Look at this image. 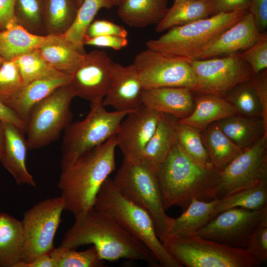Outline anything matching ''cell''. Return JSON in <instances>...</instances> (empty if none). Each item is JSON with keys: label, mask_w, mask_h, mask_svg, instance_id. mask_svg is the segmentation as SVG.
I'll list each match as a JSON object with an SVG mask.
<instances>
[{"label": "cell", "mask_w": 267, "mask_h": 267, "mask_svg": "<svg viewBox=\"0 0 267 267\" xmlns=\"http://www.w3.org/2000/svg\"><path fill=\"white\" fill-rule=\"evenodd\" d=\"M75 218L59 247L75 249L91 244L104 261L125 259L143 261L151 267H160L150 249L107 213L94 207Z\"/></svg>", "instance_id": "1"}, {"label": "cell", "mask_w": 267, "mask_h": 267, "mask_svg": "<svg viewBox=\"0 0 267 267\" xmlns=\"http://www.w3.org/2000/svg\"><path fill=\"white\" fill-rule=\"evenodd\" d=\"M115 135L61 170L57 186L64 210L77 216L92 209L102 185L116 169Z\"/></svg>", "instance_id": "2"}, {"label": "cell", "mask_w": 267, "mask_h": 267, "mask_svg": "<svg viewBox=\"0 0 267 267\" xmlns=\"http://www.w3.org/2000/svg\"><path fill=\"white\" fill-rule=\"evenodd\" d=\"M155 170L166 210L176 206L183 211L193 199L206 201L216 199L220 171L194 162L178 141Z\"/></svg>", "instance_id": "3"}, {"label": "cell", "mask_w": 267, "mask_h": 267, "mask_svg": "<svg viewBox=\"0 0 267 267\" xmlns=\"http://www.w3.org/2000/svg\"><path fill=\"white\" fill-rule=\"evenodd\" d=\"M94 207L110 214L152 252L160 267H182L167 251L159 239L149 213L123 196L108 177L100 188Z\"/></svg>", "instance_id": "4"}, {"label": "cell", "mask_w": 267, "mask_h": 267, "mask_svg": "<svg viewBox=\"0 0 267 267\" xmlns=\"http://www.w3.org/2000/svg\"><path fill=\"white\" fill-rule=\"evenodd\" d=\"M112 179L123 196L149 213L162 242L169 234L173 218L166 213L155 168L142 158L124 159Z\"/></svg>", "instance_id": "5"}, {"label": "cell", "mask_w": 267, "mask_h": 267, "mask_svg": "<svg viewBox=\"0 0 267 267\" xmlns=\"http://www.w3.org/2000/svg\"><path fill=\"white\" fill-rule=\"evenodd\" d=\"M248 12L221 13L173 27L157 39L146 43V48L190 61L206 45Z\"/></svg>", "instance_id": "6"}, {"label": "cell", "mask_w": 267, "mask_h": 267, "mask_svg": "<svg viewBox=\"0 0 267 267\" xmlns=\"http://www.w3.org/2000/svg\"><path fill=\"white\" fill-rule=\"evenodd\" d=\"M130 112L108 111L102 102L90 103L87 116L82 120L71 122L63 131L61 170L114 136L121 121Z\"/></svg>", "instance_id": "7"}, {"label": "cell", "mask_w": 267, "mask_h": 267, "mask_svg": "<svg viewBox=\"0 0 267 267\" xmlns=\"http://www.w3.org/2000/svg\"><path fill=\"white\" fill-rule=\"evenodd\" d=\"M162 243L182 267H258L261 264L246 249L228 246L195 234L169 235Z\"/></svg>", "instance_id": "8"}, {"label": "cell", "mask_w": 267, "mask_h": 267, "mask_svg": "<svg viewBox=\"0 0 267 267\" xmlns=\"http://www.w3.org/2000/svg\"><path fill=\"white\" fill-rule=\"evenodd\" d=\"M75 95L69 86L58 88L31 109L25 133L29 150L44 147L58 138L71 122Z\"/></svg>", "instance_id": "9"}, {"label": "cell", "mask_w": 267, "mask_h": 267, "mask_svg": "<svg viewBox=\"0 0 267 267\" xmlns=\"http://www.w3.org/2000/svg\"><path fill=\"white\" fill-rule=\"evenodd\" d=\"M64 202L59 197L39 202L28 210L21 221L24 239L23 262H31L54 248V238L61 222Z\"/></svg>", "instance_id": "10"}, {"label": "cell", "mask_w": 267, "mask_h": 267, "mask_svg": "<svg viewBox=\"0 0 267 267\" xmlns=\"http://www.w3.org/2000/svg\"><path fill=\"white\" fill-rule=\"evenodd\" d=\"M133 63L143 89L183 87L195 91L196 78L188 61L146 48Z\"/></svg>", "instance_id": "11"}, {"label": "cell", "mask_w": 267, "mask_h": 267, "mask_svg": "<svg viewBox=\"0 0 267 267\" xmlns=\"http://www.w3.org/2000/svg\"><path fill=\"white\" fill-rule=\"evenodd\" d=\"M196 76L194 91L222 97L237 86L248 82L254 73L239 53L222 58L189 61Z\"/></svg>", "instance_id": "12"}, {"label": "cell", "mask_w": 267, "mask_h": 267, "mask_svg": "<svg viewBox=\"0 0 267 267\" xmlns=\"http://www.w3.org/2000/svg\"><path fill=\"white\" fill-rule=\"evenodd\" d=\"M267 137L263 135L220 171L217 199L267 179Z\"/></svg>", "instance_id": "13"}, {"label": "cell", "mask_w": 267, "mask_h": 267, "mask_svg": "<svg viewBox=\"0 0 267 267\" xmlns=\"http://www.w3.org/2000/svg\"><path fill=\"white\" fill-rule=\"evenodd\" d=\"M267 217V206L257 210L233 208L223 211L195 235L236 248L246 249L249 237Z\"/></svg>", "instance_id": "14"}, {"label": "cell", "mask_w": 267, "mask_h": 267, "mask_svg": "<svg viewBox=\"0 0 267 267\" xmlns=\"http://www.w3.org/2000/svg\"><path fill=\"white\" fill-rule=\"evenodd\" d=\"M114 64L103 50H94L86 53L69 84L75 96L90 103L102 102L111 82Z\"/></svg>", "instance_id": "15"}, {"label": "cell", "mask_w": 267, "mask_h": 267, "mask_svg": "<svg viewBox=\"0 0 267 267\" xmlns=\"http://www.w3.org/2000/svg\"><path fill=\"white\" fill-rule=\"evenodd\" d=\"M163 113L144 105L129 113L115 134L117 147L124 159L141 158Z\"/></svg>", "instance_id": "16"}, {"label": "cell", "mask_w": 267, "mask_h": 267, "mask_svg": "<svg viewBox=\"0 0 267 267\" xmlns=\"http://www.w3.org/2000/svg\"><path fill=\"white\" fill-rule=\"evenodd\" d=\"M143 88L133 63L124 66L114 63L111 82L102 101L105 107L119 111H132L143 106L141 95Z\"/></svg>", "instance_id": "17"}, {"label": "cell", "mask_w": 267, "mask_h": 267, "mask_svg": "<svg viewBox=\"0 0 267 267\" xmlns=\"http://www.w3.org/2000/svg\"><path fill=\"white\" fill-rule=\"evenodd\" d=\"M261 34L253 15L248 12L202 49L195 59L214 58L244 51L257 42Z\"/></svg>", "instance_id": "18"}, {"label": "cell", "mask_w": 267, "mask_h": 267, "mask_svg": "<svg viewBox=\"0 0 267 267\" xmlns=\"http://www.w3.org/2000/svg\"><path fill=\"white\" fill-rule=\"evenodd\" d=\"M3 125L5 141L0 162L11 174L17 185L35 187L36 182L28 171L26 165L28 148L24 134L25 132L9 123L3 122Z\"/></svg>", "instance_id": "19"}, {"label": "cell", "mask_w": 267, "mask_h": 267, "mask_svg": "<svg viewBox=\"0 0 267 267\" xmlns=\"http://www.w3.org/2000/svg\"><path fill=\"white\" fill-rule=\"evenodd\" d=\"M191 90L183 87L143 89V105L178 120L188 116L194 107Z\"/></svg>", "instance_id": "20"}, {"label": "cell", "mask_w": 267, "mask_h": 267, "mask_svg": "<svg viewBox=\"0 0 267 267\" xmlns=\"http://www.w3.org/2000/svg\"><path fill=\"white\" fill-rule=\"evenodd\" d=\"M38 50L44 59L56 70L72 75L81 64L86 52L63 34L46 35Z\"/></svg>", "instance_id": "21"}, {"label": "cell", "mask_w": 267, "mask_h": 267, "mask_svg": "<svg viewBox=\"0 0 267 267\" xmlns=\"http://www.w3.org/2000/svg\"><path fill=\"white\" fill-rule=\"evenodd\" d=\"M235 107L225 98L216 95L203 94L199 97L193 110L178 122L203 131L210 125L237 113Z\"/></svg>", "instance_id": "22"}, {"label": "cell", "mask_w": 267, "mask_h": 267, "mask_svg": "<svg viewBox=\"0 0 267 267\" xmlns=\"http://www.w3.org/2000/svg\"><path fill=\"white\" fill-rule=\"evenodd\" d=\"M71 76H61L33 81L6 104L11 108L26 123L32 107L59 87L69 85Z\"/></svg>", "instance_id": "23"}, {"label": "cell", "mask_w": 267, "mask_h": 267, "mask_svg": "<svg viewBox=\"0 0 267 267\" xmlns=\"http://www.w3.org/2000/svg\"><path fill=\"white\" fill-rule=\"evenodd\" d=\"M121 19L132 27L157 24L168 9V0H122L117 6Z\"/></svg>", "instance_id": "24"}, {"label": "cell", "mask_w": 267, "mask_h": 267, "mask_svg": "<svg viewBox=\"0 0 267 267\" xmlns=\"http://www.w3.org/2000/svg\"><path fill=\"white\" fill-rule=\"evenodd\" d=\"M24 248L21 221L0 212V267H17Z\"/></svg>", "instance_id": "25"}, {"label": "cell", "mask_w": 267, "mask_h": 267, "mask_svg": "<svg viewBox=\"0 0 267 267\" xmlns=\"http://www.w3.org/2000/svg\"><path fill=\"white\" fill-rule=\"evenodd\" d=\"M177 121L174 117L163 113L153 134L144 150L142 158L155 169L165 159L177 142Z\"/></svg>", "instance_id": "26"}, {"label": "cell", "mask_w": 267, "mask_h": 267, "mask_svg": "<svg viewBox=\"0 0 267 267\" xmlns=\"http://www.w3.org/2000/svg\"><path fill=\"white\" fill-rule=\"evenodd\" d=\"M212 15L210 0H174L155 26L157 32L207 18Z\"/></svg>", "instance_id": "27"}, {"label": "cell", "mask_w": 267, "mask_h": 267, "mask_svg": "<svg viewBox=\"0 0 267 267\" xmlns=\"http://www.w3.org/2000/svg\"><path fill=\"white\" fill-rule=\"evenodd\" d=\"M45 36L33 34L15 24L0 31V54L5 61H10L38 49Z\"/></svg>", "instance_id": "28"}, {"label": "cell", "mask_w": 267, "mask_h": 267, "mask_svg": "<svg viewBox=\"0 0 267 267\" xmlns=\"http://www.w3.org/2000/svg\"><path fill=\"white\" fill-rule=\"evenodd\" d=\"M217 201V199L210 201L192 199L181 215L173 218L168 235L184 236L194 234L211 221Z\"/></svg>", "instance_id": "29"}, {"label": "cell", "mask_w": 267, "mask_h": 267, "mask_svg": "<svg viewBox=\"0 0 267 267\" xmlns=\"http://www.w3.org/2000/svg\"><path fill=\"white\" fill-rule=\"evenodd\" d=\"M223 133L243 151L264 135L262 120L232 116L216 122Z\"/></svg>", "instance_id": "30"}, {"label": "cell", "mask_w": 267, "mask_h": 267, "mask_svg": "<svg viewBox=\"0 0 267 267\" xmlns=\"http://www.w3.org/2000/svg\"><path fill=\"white\" fill-rule=\"evenodd\" d=\"M204 130L203 142L213 166L218 170L223 169L243 151L223 133L216 122Z\"/></svg>", "instance_id": "31"}, {"label": "cell", "mask_w": 267, "mask_h": 267, "mask_svg": "<svg viewBox=\"0 0 267 267\" xmlns=\"http://www.w3.org/2000/svg\"><path fill=\"white\" fill-rule=\"evenodd\" d=\"M267 206V179L218 199L211 220L221 212L233 208L249 210H260Z\"/></svg>", "instance_id": "32"}, {"label": "cell", "mask_w": 267, "mask_h": 267, "mask_svg": "<svg viewBox=\"0 0 267 267\" xmlns=\"http://www.w3.org/2000/svg\"><path fill=\"white\" fill-rule=\"evenodd\" d=\"M78 8L76 0H44L45 35L64 34L74 21Z\"/></svg>", "instance_id": "33"}, {"label": "cell", "mask_w": 267, "mask_h": 267, "mask_svg": "<svg viewBox=\"0 0 267 267\" xmlns=\"http://www.w3.org/2000/svg\"><path fill=\"white\" fill-rule=\"evenodd\" d=\"M113 6L109 0H83L72 24L63 34L70 41L84 50V40L88 28L99 10Z\"/></svg>", "instance_id": "34"}, {"label": "cell", "mask_w": 267, "mask_h": 267, "mask_svg": "<svg viewBox=\"0 0 267 267\" xmlns=\"http://www.w3.org/2000/svg\"><path fill=\"white\" fill-rule=\"evenodd\" d=\"M199 131L191 126L177 121V141L184 152L200 166L208 169L215 168Z\"/></svg>", "instance_id": "35"}, {"label": "cell", "mask_w": 267, "mask_h": 267, "mask_svg": "<svg viewBox=\"0 0 267 267\" xmlns=\"http://www.w3.org/2000/svg\"><path fill=\"white\" fill-rule=\"evenodd\" d=\"M13 60L17 66L24 85L38 80L66 75L49 65L41 56L38 49Z\"/></svg>", "instance_id": "36"}, {"label": "cell", "mask_w": 267, "mask_h": 267, "mask_svg": "<svg viewBox=\"0 0 267 267\" xmlns=\"http://www.w3.org/2000/svg\"><path fill=\"white\" fill-rule=\"evenodd\" d=\"M44 0H16L14 14L17 23L30 32L45 36Z\"/></svg>", "instance_id": "37"}, {"label": "cell", "mask_w": 267, "mask_h": 267, "mask_svg": "<svg viewBox=\"0 0 267 267\" xmlns=\"http://www.w3.org/2000/svg\"><path fill=\"white\" fill-rule=\"evenodd\" d=\"M49 254L56 267H101L104 264L93 246L82 251L58 247L54 248Z\"/></svg>", "instance_id": "38"}, {"label": "cell", "mask_w": 267, "mask_h": 267, "mask_svg": "<svg viewBox=\"0 0 267 267\" xmlns=\"http://www.w3.org/2000/svg\"><path fill=\"white\" fill-rule=\"evenodd\" d=\"M226 95L225 99L235 107L237 113L247 117L261 118L260 101L248 82L237 86Z\"/></svg>", "instance_id": "39"}, {"label": "cell", "mask_w": 267, "mask_h": 267, "mask_svg": "<svg viewBox=\"0 0 267 267\" xmlns=\"http://www.w3.org/2000/svg\"><path fill=\"white\" fill-rule=\"evenodd\" d=\"M24 86L15 61H4L0 66V101L6 104Z\"/></svg>", "instance_id": "40"}, {"label": "cell", "mask_w": 267, "mask_h": 267, "mask_svg": "<svg viewBox=\"0 0 267 267\" xmlns=\"http://www.w3.org/2000/svg\"><path fill=\"white\" fill-rule=\"evenodd\" d=\"M240 58L251 68L254 74L267 68V34L261 33L257 42L239 54Z\"/></svg>", "instance_id": "41"}, {"label": "cell", "mask_w": 267, "mask_h": 267, "mask_svg": "<svg viewBox=\"0 0 267 267\" xmlns=\"http://www.w3.org/2000/svg\"><path fill=\"white\" fill-rule=\"evenodd\" d=\"M261 263L267 261V217L264 218L251 234L246 248Z\"/></svg>", "instance_id": "42"}, {"label": "cell", "mask_w": 267, "mask_h": 267, "mask_svg": "<svg viewBox=\"0 0 267 267\" xmlns=\"http://www.w3.org/2000/svg\"><path fill=\"white\" fill-rule=\"evenodd\" d=\"M260 101L262 108V120L264 136L267 137V70L253 74L248 81Z\"/></svg>", "instance_id": "43"}, {"label": "cell", "mask_w": 267, "mask_h": 267, "mask_svg": "<svg viewBox=\"0 0 267 267\" xmlns=\"http://www.w3.org/2000/svg\"><path fill=\"white\" fill-rule=\"evenodd\" d=\"M104 35L127 38L128 32L124 27L110 21L96 20H93L88 28L85 38Z\"/></svg>", "instance_id": "44"}, {"label": "cell", "mask_w": 267, "mask_h": 267, "mask_svg": "<svg viewBox=\"0 0 267 267\" xmlns=\"http://www.w3.org/2000/svg\"><path fill=\"white\" fill-rule=\"evenodd\" d=\"M128 44L127 38L114 35H104L91 38H85L84 44L99 47H108L120 50Z\"/></svg>", "instance_id": "45"}, {"label": "cell", "mask_w": 267, "mask_h": 267, "mask_svg": "<svg viewBox=\"0 0 267 267\" xmlns=\"http://www.w3.org/2000/svg\"><path fill=\"white\" fill-rule=\"evenodd\" d=\"M212 15L238 10L248 11V0H210Z\"/></svg>", "instance_id": "46"}, {"label": "cell", "mask_w": 267, "mask_h": 267, "mask_svg": "<svg viewBox=\"0 0 267 267\" xmlns=\"http://www.w3.org/2000/svg\"><path fill=\"white\" fill-rule=\"evenodd\" d=\"M248 12L253 16L261 33L267 27V0H248Z\"/></svg>", "instance_id": "47"}, {"label": "cell", "mask_w": 267, "mask_h": 267, "mask_svg": "<svg viewBox=\"0 0 267 267\" xmlns=\"http://www.w3.org/2000/svg\"><path fill=\"white\" fill-rule=\"evenodd\" d=\"M16 0H0V31L17 24L14 6Z\"/></svg>", "instance_id": "48"}, {"label": "cell", "mask_w": 267, "mask_h": 267, "mask_svg": "<svg viewBox=\"0 0 267 267\" xmlns=\"http://www.w3.org/2000/svg\"><path fill=\"white\" fill-rule=\"evenodd\" d=\"M0 120L12 124L25 132L26 123L10 107L0 101Z\"/></svg>", "instance_id": "49"}, {"label": "cell", "mask_w": 267, "mask_h": 267, "mask_svg": "<svg viewBox=\"0 0 267 267\" xmlns=\"http://www.w3.org/2000/svg\"><path fill=\"white\" fill-rule=\"evenodd\" d=\"M17 267H56V265L50 254H45L30 262L22 261Z\"/></svg>", "instance_id": "50"}, {"label": "cell", "mask_w": 267, "mask_h": 267, "mask_svg": "<svg viewBox=\"0 0 267 267\" xmlns=\"http://www.w3.org/2000/svg\"><path fill=\"white\" fill-rule=\"evenodd\" d=\"M5 141V134L3 122L0 120V161L2 158Z\"/></svg>", "instance_id": "51"}, {"label": "cell", "mask_w": 267, "mask_h": 267, "mask_svg": "<svg viewBox=\"0 0 267 267\" xmlns=\"http://www.w3.org/2000/svg\"><path fill=\"white\" fill-rule=\"evenodd\" d=\"M113 6H118L122 0H109Z\"/></svg>", "instance_id": "52"}, {"label": "cell", "mask_w": 267, "mask_h": 267, "mask_svg": "<svg viewBox=\"0 0 267 267\" xmlns=\"http://www.w3.org/2000/svg\"><path fill=\"white\" fill-rule=\"evenodd\" d=\"M76 1L79 7V6L81 5V3L82 2L83 0H76Z\"/></svg>", "instance_id": "53"}, {"label": "cell", "mask_w": 267, "mask_h": 267, "mask_svg": "<svg viewBox=\"0 0 267 267\" xmlns=\"http://www.w3.org/2000/svg\"><path fill=\"white\" fill-rule=\"evenodd\" d=\"M4 61H5L4 59L2 58V57L0 54V66Z\"/></svg>", "instance_id": "54"}, {"label": "cell", "mask_w": 267, "mask_h": 267, "mask_svg": "<svg viewBox=\"0 0 267 267\" xmlns=\"http://www.w3.org/2000/svg\"></svg>", "instance_id": "55"}]
</instances>
